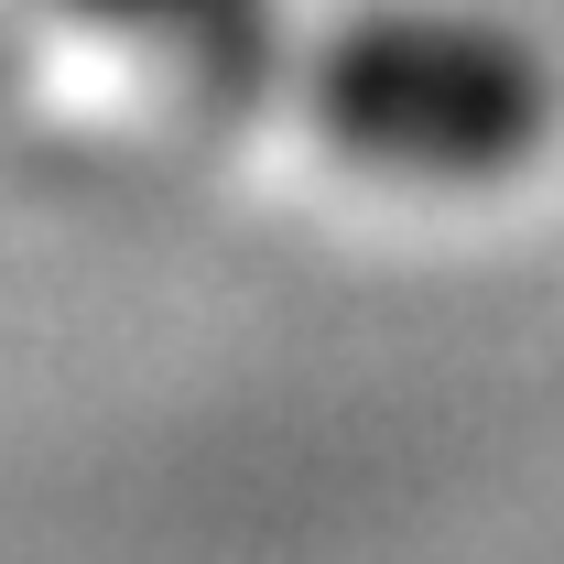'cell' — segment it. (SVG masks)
<instances>
[{"label":"cell","instance_id":"cell-2","mask_svg":"<svg viewBox=\"0 0 564 564\" xmlns=\"http://www.w3.org/2000/svg\"><path fill=\"white\" fill-rule=\"evenodd\" d=\"M55 11H76L109 44H141L185 76H239L261 55V0H55Z\"/></svg>","mask_w":564,"mask_h":564},{"label":"cell","instance_id":"cell-1","mask_svg":"<svg viewBox=\"0 0 564 564\" xmlns=\"http://www.w3.org/2000/svg\"><path fill=\"white\" fill-rule=\"evenodd\" d=\"M304 120L402 185H499L554 141V66L489 11H358L304 66Z\"/></svg>","mask_w":564,"mask_h":564}]
</instances>
